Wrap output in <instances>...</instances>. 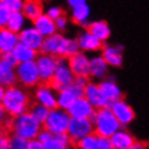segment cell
I'll return each mask as SVG.
<instances>
[{
	"label": "cell",
	"instance_id": "obj_1",
	"mask_svg": "<svg viewBox=\"0 0 149 149\" xmlns=\"http://www.w3.org/2000/svg\"><path fill=\"white\" fill-rule=\"evenodd\" d=\"M1 105L4 106L9 116L15 118L18 115L29 111V107L32 104L28 92L24 90L23 86L20 87L17 85H13V86L5 88Z\"/></svg>",
	"mask_w": 149,
	"mask_h": 149
},
{
	"label": "cell",
	"instance_id": "obj_2",
	"mask_svg": "<svg viewBox=\"0 0 149 149\" xmlns=\"http://www.w3.org/2000/svg\"><path fill=\"white\" fill-rule=\"evenodd\" d=\"M92 123H94V130L99 135H105L111 136L114 133H116L119 129L121 128V124L119 123L116 116L111 111L110 106L100 107L96 109L95 114L91 118Z\"/></svg>",
	"mask_w": 149,
	"mask_h": 149
},
{
	"label": "cell",
	"instance_id": "obj_3",
	"mask_svg": "<svg viewBox=\"0 0 149 149\" xmlns=\"http://www.w3.org/2000/svg\"><path fill=\"white\" fill-rule=\"evenodd\" d=\"M42 126V123H39L29 111H27V113L13 118V124L10 129H12L13 134H17V135H20L25 139L31 140L37 138Z\"/></svg>",
	"mask_w": 149,
	"mask_h": 149
},
{
	"label": "cell",
	"instance_id": "obj_4",
	"mask_svg": "<svg viewBox=\"0 0 149 149\" xmlns=\"http://www.w3.org/2000/svg\"><path fill=\"white\" fill-rule=\"evenodd\" d=\"M74 82V73L72 72L68 65V58L66 57H57V70L49 81L52 87L56 91H61L68 88Z\"/></svg>",
	"mask_w": 149,
	"mask_h": 149
},
{
	"label": "cell",
	"instance_id": "obj_5",
	"mask_svg": "<svg viewBox=\"0 0 149 149\" xmlns=\"http://www.w3.org/2000/svg\"><path fill=\"white\" fill-rule=\"evenodd\" d=\"M18 82L23 87H36L42 82L36 61L20 62L15 67Z\"/></svg>",
	"mask_w": 149,
	"mask_h": 149
},
{
	"label": "cell",
	"instance_id": "obj_6",
	"mask_svg": "<svg viewBox=\"0 0 149 149\" xmlns=\"http://www.w3.org/2000/svg\"><path fill=\"white\" fill-rule=\"evenodd\" d=\"M71 115L67 110L61 107H53L49 110V114L43 123V128L48 129L51 133H65L68 130V125L71 121Z\"/></svg>",
	"mask_w": 149,
	"mask_h": 149
},
{
	"label": "cell",
	"instance_id": "obj_7",
	"mask_svg": "<svg viewBox=\"0 0 149 149\" xmlns=\"http://www.w3.org/2000/svg\"><path fill=\"white\" fill-rule=\"evenodd\" d=\"M94 123L91 118H71L70 125H68V135L74 144L79 141L81 138L94 133Z\"/></svg>",
	"mask_w": 149,
	"mask_h": 149
},
{
	"label": "cell",
	"instance_id": "obj_8",
	"mask_svg": "<svg viewBox=\"0 0 149 149\" xmlns=\"http://www.w3.org/2000/svg\"><path fill=\"white\" fill-rule=\"evenodd\" d=\"M36 63L38 66L39 76L42 82H49L57 70V57L53 54H47L39 52L38 57L36 58Z\"/></svg>",
	"mask_w": 149,
	"mask_h": 149
},
{
	"label": "cell",
	"instance_id": "obj_9",
	"mask_svg": "<svg viewBox=\"0 0 149 149\" xmlns=\"http://www.w3.org/2000/svg\"><path fill=\"white\" fill-rule=\"evenodd\" d=\"M34 100L47 106L48 109H53L57 107V91L52 87L49 82H40L38 86H36Z\"/></svg>",
	"mask_w": 149,
	"mask_h": 149
},
{
	"label": "cell",
	"instance_id": "obj_10",
	"mask_svg": "<svg viewBox=\"0 0 149 149\" xmlns=\"http://www.w3.org/2000/svg\"><path fill=\"white\" fill-rule=\"evenodd\" d=\"M110 109L114 113L115 116H116L119 123L121 124V126L129 125L134 120V118H135V113H134L133 107L123 99L114 101L110 105Z\"/></svg>",
	"mask_w": 149,
	"mask_h": 149
},
{
	"label": "cell",
	"instance_id": "obj_11",
	"mask_svg": "<svg viewBox=\"0 0 149 149\" xmlns=\"http://www.w3.org/2000/svg\"><path fill=\"white\" fill-rule=\"evenodd\" d=\"M68 65L74 73V76H88L90 77V58L84 51H79L77 53L68 57Z\"/></svg>",
	"mask_w": 149,
	"mask_h": 149
},
{
	"label": "cell",
	"instance_id": "obj_12",
	"mask_svg": "<svg viewBox=\"0 0 149 149\" xmlns=\"http://www.w3.org/2000/svg\"><path fill=\"white\" fill-rule=\"evenodd\" d=\"M67 111L72 118H92V115L96 111V107L85 96H80L74 100Z\"/></svg>",
	"mask_w": 149,
	"mask_h": 149
},
{
	"label": "cell",
	"instance_id": "obj_13",
	"mask_svg": "<svg viewBox=\"0 0 149 149\" xmlns=\"http://www.w3.org/2000/svg\"><path fill=\"white\" fill-rule=\"evenodd\" d=\"M77 42H79L80 49L84 52H97L102 49V43L97 37L94 36L92 33L86 28L85 31L80 32L76 37Z\"/></svg>",
	"mask_w": 149,
	"mask_h": 149
},
{
	"label": "cell",
	"instance_id": "obj_14",
	"mask_svg": "<svg viewBox=\"0 0 149 149\" xmlns=\"http://www.w3.org/2000/svg\"><path fill=\"white\" fill-rule=\"evenodd\" d=\"M66 37H63L59 32H56L54 34L44 37L43 44L40 47L39 52L47 54H53L56 57H61L62 54V47H63V40Z\"/></svg>",
	"mask_w": 149,
	"mask_h": 149
},
{
	"label": "cell",
	"instance_id": "obj_15",
	"mask_svg": "<svg viewBox=\"0 0 149 149\" xmlns=\"http://www.w3.org/2000/svg\"><path fill=\"white\" fill-rule=\"evenodd\" d=\"M44 37L40 34V32L37 29L34 25L32 27H24L23 31L19 32V42H23L32 48L39 51L43 44Z\"/></svg>",
	"mask_w": 149,
	"mask_h": 149
},
{
	"label": "cell",
	"instance_id": "obj_16",
	"mask_svg": "<svg viewBox=\"0 0 149 149\" xmlns=\"http://www.w3.org/2000/svg\"><path fill=\"white\" fill-rule=\"evenodd\" d=\"M84 96L92 104V105L96 107V109L109 106V105H107L106 99L104 97L102 91H101V88H100V85H99V84L88 82L86 86H85Z\"/></svg>",
	"mask_w": 149,
	"mask_h": 149
},
{
	"label": "cell",
	"instance_id": "obj_17",
	"mask_svg": "<svg viewBox=\"0 0 149 149\" xmlns=\"http://www.w3.org/2000/svg\"><path fill=\"white\" fill-rule=\"evenodd\" d=\"M18 43H19V33L13 32L8 27L0 28V54L13 52Z\"/></svg>",
	"mask_w": 149,
	"mask_h": 149
},
{
	"label": "cell",
	"instance_id": "obj_18",
	"mask_svg": "<svg viewBox=\"0 0 149 149\" xmlns=\"http://www.w3.org/2000/svg\"><path fill=\"white\" fill-rule=\"evenodd\" d=\"M99 85H100L102 95H104V97L106 99L109 106L114 101H116V100L123 99V92L120 90V87H119L113 80H102Z\"/></svg>",
	"mask_w": 149,
	"mask_h": 149
},
{
	"label": "cell",
	"instance_id": "obj_19",
	"mask_svg": "<svg viewBox=\"0 0 149 149\" xmlns=\"http://www.w3.org/2000/svg\"><path fill=\"white\" fill-rule=\"evenodd\" d=\"M111 144H113V149H132L135 139L129 132L124 129H119L116 133H114L110 136Z\"/></svg>",
	"mask_w": 149,
	"mask_h": 149
},
{
	"label": "cell",
	"instance_id": "obj_20",
	"mask_svg": "<svg viewBox=\"0 0 149 149\" xmlns=\"http://www.w3.org/2000/svg\"><path fill=\"white\" fill-rule=\"evenodd\" d=\"M33 25L40 32L43 37H48L54 34L57 31V25H56V20H53L51 17H48L46 13L40 14L37 19L33 20Z\"/></svg>",
	"mask_w": 149,
	"mask_h": 149
},
{
	"label": "cell",
	"instance_id": "obj_21",
	"mask_svg": "<svg viewBox=\"0 0 149 149\" xmlns=\"http://www.w3.org/2000/svg\"><path fill=\"white\" fill-rule=\"evenodd\" d=\"M109 65L102 57V54H96L90 58V76L94 79L101 80L107 74Z\"/></svg>",
	"mask_w": 149,
	"mask_h": 149
},
{
	"label": "cell",
	"instance_id": "obj_22",
	"mask_svg": "<svg viewBox=\"0 0 149 149\" xmlns=\"http://www.w3.org/2000/svg\"><path fill=\"white\" fill-rule=\"evenodd\" d=\"M102 57L111 67H120L123 65V47L120 46H105L102 47Z\"/></svg>",
	"mask_w": 149,
	"mask_h": 149
},
{
	"label": "cell",
	"instance_id": "obj_23",
	"mask_svg": "<svg viewBox=\"0 0 149 149\" xmlns=\"http://www.w3.org/2000/svg\"><path fill=\"white\" fill-rule=\"evenodd\" d=\"M13 53L15 56L18 63H20L27 61H36V58L39 54V51L34 49V48H32L31 46H28L23 42H19L13 49Z\"/></svg>",
	"mask_w": 149,
	"mask_h": 149
},
{
	"label": "cell",
	"instance_id": "obj_24",
	"mask_svg": "<svg viewBox=\"0 0 149 149\" xmlns=\"http://www.w3.org/2000/svg\"><path fill=\"white\" fill-rule=\"evenodd\" d=\"M18 77L15 67L9 66L4 62H0V85L3 87H10L13 85H17Z\"/></svg>",
	"mask_w": 149,
	"mask_h": 149
},
{
	"label": "cell",
	"instance_id": "obj_25",
	"mask_svg": "<svg viewBox=\"0 0 149 149\" xmlns=\"http://www.w3.org/2000/svg\"><path fill=\"white\" fill-rule=\"evenodd\" d=\"M90 6L87 5V3L81 4L79 6L72 8L71 12V19L74 24L81 25V27H87L88 25V18H90Z\"/></svg>",
	"mask_w": 149,
	"mask_h": 149
},
{
	"label": "cell",
	"instance_id": "obj_26",
	"mask_svg": "<svg viewBox=\"0 0 149 149\" xmlns=\"http://www.w3.org/2000/svg\"><path fill=\"white\" fill-rule=\"evenodd\" d=\"M86 28L94 36L97 37V38L101 40V42H106V40L110 38L111 31H110L109 24H107L105 20H95V22H91V23H88V25H87Z\"/></svg>",
	"mask_w": 149,
	"mask_h": 149
},
{
	"label": "cell",
	"instance_id": "obj_27",
	"mask_svg": "<svg viewBox=\"0 0 149 149\" xmlns=\"http://www.w3.org/2000/svg\"><path fill=\"white\" fill-rule=\"evenodd\" d=\"M23 13L31 22L37 19L40 14L44 13L42 0H24Z\"/></svg>",
	"mask_w": 149,
	"mask_h": 149
},
{
	"label": "cell",
	"instance_id": "obj_28",
	"mask_svg": "<svg viewBox=\"0 0 149 149\" xmlns=\"http://www.w3.org/2000/svg\"><path fill=\"white\" fill-rule=\"evenodd\" d=\"M27 20H28V18L25 17V14L23 12H12L6 27L9 29H12L13 32L19 33L23 31V28L25 27V22Z\"/></svg>",
	"mask_w": 149,
	"mask_h": 149
},
{
	"label": "cell",
	"instance_id": "obj_29",
	"mask_svg": "<svg viewBox=\"0 0 149 149\" xmlns=\"http://www.w3.org/2000/svg\"><path fill=\"white\" fill-rule=\"evenodd\" d=\"M76 99H77L76 94L70 87L65 88V90H61L57 92V106L61 107V109L68 110V107L72 105Z\"/></svg>",
	"mask_w": 149,
	"mask_h": 149
},
{
	"label": "cell",
	"instance_id": "obj_30",
	"mask_svg": "<svg viewBox=\"0 0 149 149\" xmlns=\"http://www.w3.org/2000/svg\"><path fill=\"white\" fill-rule=\"evenodd\" d=\"M49 110L51 109H48L47 106H44V105H42V104H39L37 101L34 104H32L31 107H29V113H31L39 123H42V124L46 121L48 114H49Z\"/></svg>",
	"mask_w": 149,
	"mask_h": 149
},
{
	"label": "cell",
	"instance_id": "obj_31",
	"mask_svg": "<svg viewBox=\"0 0 149 149\" xmlns=\"http://www.w3.org/2000/svg\"><path fill=\"white\" fill-rule=\"evenodd\" d=\"M79 51H81V49H80L79 42H77L76 38H65V40H63V47H62L61 57L68 58L72 54L77 53Z\"/></svg>",
	"mask_w": 149,
	"mask_h": 149
},
{
	"label": "cell",
	"instance_id": "obj_32",
	"mask_svg": "<svg viewBox=\"0 0 149 149\" xmlns=\"http://www.w3.org/2000/svg\"><path fill=\"white\" fill-rule=\"evenodd\" d=\"M97 136L99 134H96L95 132L88 134L77 141L76 147L80 149H97Z\"/></svg>",
	"mask_w": 149,
	"mask_h": 149
},
{
	"label": "cell",
	"instance_id": "obj_33",
	"mask_svg": "<svg viewBox=\"0 0 149 149\" xmlns=\"http://www.w3.org/2000/svg\"><path fill=\"white\" fill-rule=\"evenodd\" d=\"M10 149H29V139L13 134L10 136Z\"/></svg>",
	"mask_w": 149,
	"mask_h": 149
},
{
	"label": "cell",
	"instance_id": "obj_34",
	"mask_svg": "<svg viewBox=\"0 0 149 149\" xmlns=\"http://www.w3.org/2000/svg\"><path fill=\"white\" fill-rule=\"evenodd\" d=\"M3 3L10 12H23L24 0H3Z\"/></svg>",
	"mask_w": 149,
	"mask_h": 149
},
{
	"label": "cell",
	"instance_id": "obj_35",
	"mask_svg": "<svg viewBox=\"0 0 149 149\" xmlns=\"http://www.w3.org/2000/svg\"><path fill=\"white\" fill-rule=\"evenodd\" d=\"M10 10L6 8L3 1H0V28H4L8 25L9 17H10Z\"/></svg>",
	"mask_w": 149,
	"mask_h": 149
},
{
	"label": "cell",
	"instance_id": "obj_36",
	"mask_svg": "<svg viewBox=\"0 0 149 149\" xmlns=\"http://www.w3.org/2000/svg\"><path fill=\"white\" fill-rule=\"evenodd\" d=\"M0 58H1V62H4L9 66L17 67V65H18V61H17V58H15V56H14L13 52H6V53L0 54Z\"/></svg>",
	"mask_w": 149,
	"mask_h": 149
},
{
	"label": "cell",
	"instance_id": "obj_37",
	"mask_svg": "<svg viewBox=\"0 0 149 149\" xmlns=\"http://www.w3.org/2000/svg\"><path fill=\"white\" fill-rule=\"evenodd\" d=\"M97 149H113L110 136L99 135L97 136Z\"/></svg>",
	"mask_w": 149,
	"mask_h": 149
},
{
	"label": "cell",
	"instance_id": "obj_38",
	"mask_svg": "<svg viewBox=\"0 0 149 149\" xmlns=\"http://www.w3.org/2000/svg\"><path fill=\"white\" fill-rule=\"evenodd\" d=\"M46 14L48 17H51L53 20H57L59 17L63 15V12L59 6H49V8L46 10Z\"/></svg>",
	"mask_w": 149,
	"mask_h": 149
},
{
	"label": "cell",
	"instance_id": "obj_39",
	"mask_svg": "<svg viewBox=\"0 0 149 149\" xmlns=\"http://www.w3.org/2000/svg\"><path fill=\"white\" fill-rule=\"evenodd\" d=\"M52 135H53V133H51L48 129L46 128H42L40 129V132L38 133V135H37V138L39 139V141H42V143L44 144L46 141H48L52 138Z\"/></svg>",
	"mask_w": 149,
	"mask_h": 149
},
{
	"label": "cell",
	"instance_id": "obj_40",
	"mask_svg": "<svg viewBox=\"0 0 149 149\" xmlns=\"http://www.w3.org/2000/svg\"><path fill=\"white\" fill-rule=\"evenodd\" d=\"M56 25H57V31H58V32L66 31V29H67V25H68V19H67L65 15L59 17L58 19L56 20Z\"/></svg>",
	"mask_w": 149,
	"mask_h": 149
},
{
	"label": "cell",
	"instance_id": "obj_41",
	"mask_svg": "<svg viewBox=\"0 0 149 149\" xmlns=\"http://www.w3.org/2000/svg\"><path fill=\"white\" fill-rule=\"evenodd\" d=\"M0 149H10V136L4 132L0 133Z\"/></svg>",
	"mask_w": 149,
	"mask_h": 149
},
{
	"label": "cell",
	"instance_id": "obj_42",
	"mask_svg": "<svg viewBox=\"0 0 149 149\" xmlns=\"http://www.w3.org/2000/svg\"><path fill=\"white\" fill-rule=\"evenodd\" d=\"M90 82L88 81V76H74V82L73 84H76L77 86H81V87H84Z\"/></svg>",
	"mask_w": 149,
	"mask_h": 149
},
{
	"label": "cell",
	"instance_id": "obj_43",
	"mask_svg": "<svg viewBox=\"0 0 149 149\" xmlns=\"http://www.w3.org/2000/svg\"><path fill=\"white\" fill-rule=\"evenodd\" d=\"M29 149H43V143L39 141L38 138L29 140Z\"/></svg>",
	"mask_w": 149,
	"mask_h": 149
},
{
	"label": "cell",
	"instance_id": "obj_44",
	"mask_svg": "<svg viewBox=\"0 0 149 149\" xmlns=\"http://www.w3.org/2000/svg\"><path fill=\"white\" fill-rule=\"evenodd\" d=\"M87 0H67V4L71 8H74V6H79L81 4H85Z\"/></svg>",
	"mask_w": 149,
	"mask_h": 149
},
{
	"label": "cell",
	"instance_id": "obj_45",
	"mask_svg": "<svg viewBox=\"0 0 149 149\" xmlns=\"http://www.w3.org/2000/svg\"><path fill=\"white\" fill-rule=\"evenodd\" d=\"M9 115H8V113H6V110L4 109V106L1 105V104H0V123H4L5 121V119L8 118Z\"/></svg>",
	"mask_w": 149,
	"mask_h": 149
},
{
	"label": "cell",
	"instance_id": "obj_46",
	"mask_svg": "<svg viewBox=\"0 0 149 149\" xmlns=\"http://www.w3.org/2000/svg\"><path fill=\"white\" fill-rule=\"evenodd\" d=\"M147 147H148V143H145V141H135L132 149H143Z\"/></svg>",
	"mask_w": 149,
	"mask_h": 149
},
{
	"label": "cell",
	"instance_id": "obj_47",
	"mask_svg": "<svg viewBox=\"0 0 149 149\" xmlns=\"http://www.w3.org/2000/svg\"><path fill=\"white\" fill-rule=\"evenodd\" d=\"M4 92H5V87H3L0 85V104H1V100H3V96H4Z\"/></svg>",
	"mask_w": 149,
	"mask_h": 149
},
{
	"label": "cell",
	"instance_id": "obj_48",
	"mask_svg": "<svg viewBox=\"0 0 149 149\" xmlns=\"http://www.w3.org/2000/svg\"><path fill=\"white\" fill-rule=\"evenodd\" d=\"M0 133H3V124L0 123Z\"/></svg>",
	"mask_w": 149,
	"mask_h": 149
},
{
	"label": "cell",
	"instance_id": "obj_49",
	"mask_svg": "<svg viewBox=\"0 0 149 149\" xmlns=\"http://www.w3.org/2000/svg\"><path fill=\"white\" fill-rule=\"evenodd\" d=\"M0 62H1V58H0Z\"/></svg>",
	"mask_w": 149,
	"mask_h": 149
},
{
	"label": "cell",
	"instance_id": "obj_50",
	"mask_svg": "<svg viewBox=\"0 0 149 149\" xmlns=\"http://www.w3.org/2000/svg\"><path fill=\"white\" fill-rule=\"evenodd\" d=\"M0 1H3V0H0Z\"/></svg>",
	"mask_w": 149,
	"mask_h": 149
}]
</instances>
